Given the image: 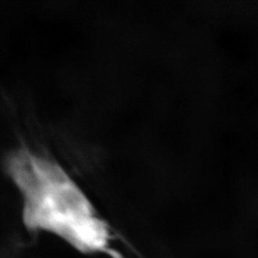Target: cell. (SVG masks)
Segmentation results:
<instances>
[{
    "label": "cell",
    "mask_w": 258,
    "mask_h": 258,
    "mask_svg": "<svg viewBox=\"0 0 258 258\" xmlns=\"http://www.w3.org/2000/svg\"><path fill=\"white\" fill-rule=\"evenodd\" d=\"M5 166L23 196V221L28 230L55 234L84 252L106 248V224L55 161L21 148L7 157Z\"/></svg>",
    "instance_id": "6da1fadb"
}]
</instances>
